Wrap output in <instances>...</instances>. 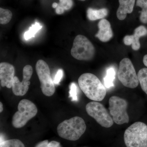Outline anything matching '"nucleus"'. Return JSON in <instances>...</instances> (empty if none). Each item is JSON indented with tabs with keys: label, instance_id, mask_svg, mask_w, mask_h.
Segmentation results:
<instances>
[{
	"label": "nucleus",
	"instance_id": "nucleus-1",
	"mask_svg": "<svg viewBox=\"0 0 147 147\" xmlns=\"http://www.w3.org/2000/svg\"><path fill=\"white\" fill-rule=\"evenodd\" d=\"M78 84L85 95L90 100L100 101L105 98L107 93L106 89L94 74H83L78 79Z\"/></svg>",
	"mask_w": 147,
	"mask_h": 147
},
{
	"label": "nucleus",
	"instance_id": "nucleus-2",
	"mask_svg": "<svg viewBox=\"0 0 147 147\" xmlns=\"http://www.w3.org/2000/svg\"><path fill=\"white\" fill-rule=\"evenodd\" d=\"M86 125L82 117H75L62 122L58 125L57 131L59 136L71 141H77L85 133Z\"/></svg>",
	"mask_w": 147,
	"mask_h": 147
},
{
	"label": "nucleus",
	"instance_id": "nucleus-3",
	"mask_svg": "<svg viewBox=\"0 0 147 147\" xmlns=\"http://www.w3.org/2000/svg\"><path fill=\"white\" fill-rule=\"evenodd\" d=\"M126 147H147V125L136 122L127 129L124 134Z\"/></svg>",
	"mask_w": 147,
	"mask_h": 147
},
{
	"label": "nucleus",
	"instance_id": "nucleus-4",
	"mask_svg": "<svg viewBox=\"0 0 147 147\" xmlns=\"http://www.w3.org/2000/svg\"><path fill=\"white\" fill-rule=\"evenodd\" d=\"M37 112V108L33 102L28 99H22L18 103V111L12 117V126L16 128L23 127L36 115Z\"/></svg>",
	"mask_w": 147,
	"mask_h": 147
},
{
	"label": "nucleus",
	"instance_id": "nucleus-5",
	"mask_svg": "<svg viewBox=\"0 0 147 147\" xmlns=\"http://www.w3.org/2000/svg\"><path fill=\"white\" fill-rule=\"evenodd\" d=\"M95 50L89 40L82 35L74 38L71 50V56L80 61H90L94 57Z\"/></svg>",
	"mask_w": 147,
	"mask_h": 147
},
{
	"label": "nucleus",
	"instance_id": "nucleus-6",
	"mask_svg": "<svg viewBox=\"0 0 147 147\" xmlns=\"http://www.w3.org/2000/svg\"><path fill=\"white\" fill-rule=\"evenodd\" d=\"M117 77L124 86L129 88H135L139 85L138 75L133 64L128 58H124L120 62Z\"/></svg>",
	"mask_w": 147,
	"mask_h": 147
},
{
	"label": "nucleus",
	"instance_id": "nucleus-7",
	"mask_svg": "<svg viewBox=\"0 0 147 147\" xmlns=\"http://www.w3.org/2000/svg\"><path fill=\"white\" fill-rule=\"evenodd\" d=\"M36 70L42 93L46 96H52L55 93V88L49 66L45 61L39 60L36 65Z\"/></svg>",
	"mask_w": 147,
	"mask_h": 147
},
{
	"label": "nucleus",
	"instance_id": "nucleus-8",
	"mask_svg": "<svg viewBox=\"0 0 147 147\" xmlns=\"http://www.w3.org/2000/svg\"><path fill=\"white\" fill-rule=\"evenodd\" d=\"M109 111L113 121L118 125L128 123L129 119L127 109V102L125 99L119 96H111L109 100Z\"/></svg>",
	"mask_w": 147,
	"mask_h": 147
},
{
	"label": "nucleus",
	"instance_id": "nucleus-9",
	"mask_svg": "<svg viewBox=\"0 0 147 147\" xmlns=\"http://www.w3.org/2000/svg\"><path fill=\"white\" fill-rule=\"evenodd\" d=\"M86 108L88 115L94 119L101 126L109 128L113 126V119L101 103L92 101L87 104Z\"/></svg>",
	"mask_w": 147,
	"mask_h": 147
},
{
	"label": "nucleus",
	"instance_id": "nucleus-10",
	"mask_svg": "<svg viewBox=\"0 0 147 147\" xmlns=\"http://www.w3.org/2000/svg\"><path fill=\"white\" fill-rule=\"evenodd\" d=\"M32 74V67L28 65L25 66L23 69V79L22 82L19 81L17 76H14L11 88L15 95L23 96L27 93L30 84V80L31 78Z\"/></svg>",
	"mask_w": 147,
	"mask_h": 147
},
{
	"label": "nucleus",
	"instance_id": "nucleus-11",
	"mask_svg": "<svg viewBox=\"0 0 147 147\" xmlns=\"http://www.w3.org/2000/svg\"><path fill=\"white\" fill-rule=\"evenodd\" d=\"M15 76V68L12 65L7 62L0 63V80L2 87L12 88V82Z\"/></svg>",
	"mask_w": 147,
	"mask_h": 147
},
{
	"label": "nucleus",
	"instance_id": "nucleus-12",
	"mask_svg": "<svg viewBox=\"0 0 147 147\" xmlns=\"http://www.w3.org/2000/svg\"><path fill=\"white\" fill-rule=\"evenodd\" d=\"M147 34V29L144 26H140L134 30V34L127 35L123 38V42L126 45H131L134 50H138L141 47L139 38Z\"/></svg>",
	"mask_w": 147,
	"mask_h": 147
},
{
	"label": "nucleus",
	"instance_id": "nucleus-13",
	"mask_svg": "<svg viewBox=\"0 0 147 147\" xmlns=\"http://www.w3.org/2000/svg\"><path fill=\"white\" fill-rule=\"evenodd\" d=\"M99 30L95 36L102 42L109 41L113 37V30L110 22L105 19H101L98 25Z\"/></svg>",
	"mask_w": 147,
	"mask_h": 147
},
{
	"label": "nucleus",
	"instance_id": "nucleus-14",
	"mask_svg": "<svg viewBox=\"0 0 147 147\" xmlns=\"http://www.w3.org/2000/svg\"><path fill=\"white\" fill-rule=\"evenodd\" d=\"M135 0H119V6L117 11V16L119 20L126 18L127 13L133 11Z\"/></svg>",
	"mask_w": 147,
	"mask_h": 147
},
{
	"label": "nucleus",
	"instance_id": "nucleus-15",
	"mask_svg": "<svg viewBox=\"0 0 147 147\" xmlns=\"http://www.w3.org/2000/svg\"><path fill=\"white\" fill-rule=\"evenodd\" d=\"M108 14V10L106 8L99 9H95L89 8L87 11V16L90 21H95L98 19H102Z\"/></svg>",
	"mask_w": 147,
	"mask_h": 147
},
{
	"label": "nucleus",
	"instance_id": "nucleus-16",
	"mask_svg": "<svg viewBox=\"0 0 147 147\" xmlns=\"http://www.w3.org/2000/svg\"><path fill=\"white\" fill-rule=\"evenodd\" d=\"M115 76V71L113 67H110L107 69L106 76L104 78L105 86L107 88H110L114 86V80Z\"/></svg>",
	"mask_w": 147,
	"mask_h": 147
},
{
	"label": "nucleus",
	"instance_id": "nucleus-17",
	"mask_svg": "<svg viewBox=\"0 0 147 147\" xmlns=\"http://www.w3.org/2000/svg\"><path fill=\"white\" fill-rule=\"evenodd\" d=\"M137 75L142 89L147 95V68L141 69Z\"/></svg>",
	"mask_w": 147,
	"mask_h": 147
},
{
	"label": "nucleus",
	"instance_id": "nucleus-18",
	"mask_svg": "<svg viewBox=\"0 0 147 147\" xmlns=\"http://www.w3.org/2000/svg\"><path fill=\"white\" fill-rule=\"evenodd\" d=\"M137 5L142 9L140 20L144 24H147V0H137Z\"/></svg>",
	"mask_w": 147,
	"mask_h": 147
},
{
	"label": "nucleus",
	"instance_id": "nucleus-19",
	"mask_svg": "<svg viewBox=\"0 0 147 147\" xmlns=\"http://www.w3.org/2000/svg\"><path fill=\"white\" fill-rule=\"evenodd\" d=\"M42 28V26H41L39 23L36 22L35 24L32 25L28 30L25 33L24 38L26 40H28L34 37L37 32L40 29Z\"/></svg>",
	"mask_w": 147,
	"mask_h": 147
},
{
	"label": "nucleus",
	"instance_id": "nucleus-20",
	"mask_svg": "<svg viewBox=\"0 0 147 147\" xmlns=\"http://www.w3.org/2000/svg\"><path fill=\"white\" fill-rule=\"evenodd\" d=\"M11 11L8 9L0 8V23L5 25L9 23L12 18Z\"/></svg>",
	"mask_w": 147,
	"mask_h": 147
},
{
	"label": "nucleus",
	"instance_id": "nucleus-21",
	"mask_svg": "<svg viewBox=\"0 0 147 147\" xmlns=\"http://www.w3.org/2000/svg\"><path fill=\"white\" fill-rule=\"evenodd\" d=\"M0 147H25L24 143L18 139H11L1 142Z\"/></svg>",
	"mask_w": 147,
	"mask_h": 147
},
{
	"label": "nucleus",
	"instance_id": "nucleus-22",
	"mask_svg": "<svg viewBox=\"0 0 147 147\" xmlns=\"http://www.w3.org/2000/svg\"><path fill=\"white\" fill-rule=\"evenodd\" d=\"M35 147H61V146L59 142L53 141L48 143L46 140L40 142Z\"/></svg>",
	"mask_w": 147,
	"mask_h": 147
},
{
	"label": "nucleus",
	"instance_id": "nucleus-23",
	"mask_svg": "<svg viewBox=\"0 0 147 147\" xmlns=\"http://www.w3.org/2000/svg\"><path fill=\"white\" fill-rule=\"evenodd\" d=\"M73 5L72 0H59V3L58 6L60 7L65 10H68L72 7Z\"/></svg>",
	"mask_w": 147,
	"mask_h": 147
},
{
	"label": "nucleus",
	"instance_id": "nucleus-24",
	"mask_svg": "<svg viewBox=\"0 0 147 147\" xmlns=\"http://www.w3.org/2000/svg\"><path fill=\"white\" fill-rule=\"evenodd\" d=\"M77 86L75 83H71L70 86L69 91V97L71 98V101H77Z\"/></svg>",
	"mask_w": 147,
	"mask_h": 147
},
{
	"label": "nucleus",
	"instance_id": "nucleus-25",
	"mask_svg": "<svg viewBox=\"0 0 147 147\" xmlns=\"http://www.w3.org/2000/svg\"><path fill=\"white\" fill-rule=\"evenodd\" d=\"M63 69H59L57 71V74L55 75V79H54V83L56 84H59L63 76Z\"/></svg>",
	"mask_w": 147,
	"mask_h": 147
},
{
	"label": "nucleus",
	"instance_id": "nucleus-26",
	"mask_svg": "<svg viewBox=\"0 0 147 147\" xmlns=\"http://www.w3.org/2000/svg\"><path fill=\"white\" fill-rule=\"evenodd\" d=\"M65 10L63 8L60 7H57V8H56V13L58 14H63Z\"/></svg>",
	"mask_w": 147,
	"mask_h": 147
},
{
	"label": "nucleus",
	"instance_id": "nucleus-27",
	"mask_svg": "<svg viewBox=\"0 0 147 147\" xmlns=\"http://www.w3.org/2000/svg\"><path fill=\"white\" fill-rule=\"evenodd\" d=\"M143 63L144 65L147 67V55H145L143 58Z\"/></svg>",
	"mask_w": 147,
	"mask_h": 147
},
{
	"label": "nucleus",
	"instance_id": "nucleus-28",
	"mask_svg": "<svg viewBox=\"0 0 147 147\" xmlns=\"http://www.w3.org/2000/svg\"><path fill=\"white\" fill-rule=\"evenodd\" d=\"M3 110V103L1 102H0V113H1Z\"/></svg>",
	"mask_w": 147,
	"mask_h": 147
},
{
	"label": "nucleus",
	"instance_id": "nucleus-29",
	"mask_svg": "<svg viewBox=\"0 0 147 147\" xmlns=\"http://www.w3.org/2000/svg\"><path fill=\"white\" fill-rule=\"evenodd\" d=\"M58 4L57 3H54L53 4V5H52V6H53V8H56L58 6Z\"/></svg>",
	"mask_w": 147,
	"mask_h": 147
},
{
	"label": "nucleus",
	"instance_id": "nucleus-30",
	"mask_svg": "<svg viewBox=\"0 0 147 147\" xmlns=\"http://www.w3.org/2000/svg\"><path fill=\"white\" fill-rule=\"evenodd\" d=\"M79 1H85L86 0H79Z\"/></svg>",
	"mask_w": 147,
	"mask_h": 147
}]
</instances>
